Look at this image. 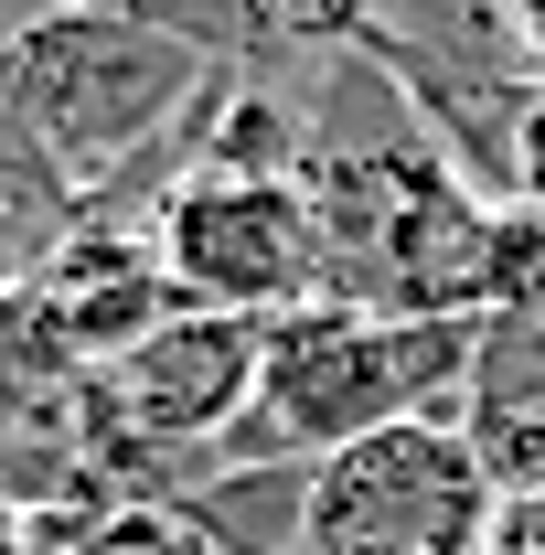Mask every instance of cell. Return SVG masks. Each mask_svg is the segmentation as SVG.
Returning a JSON list of instances; mask_svg holds the SVG:
<instances>
[{"label":"cell","instance_id":"cell-5","mask_svg":"<svg viewBox=\"0 0 545 555\" xmlns=\"http://www.w3.org/2000/svg\"><path fill=\"white\" fill-rule=\"evenodd\" d=\"M257 363L268 321H225V310H172L150 343L86 374V427H97V491L161 460H214L246 406H257Z\"/></svg>","mask_w":545,"mask_h":555},{"label":"cell","instance_id":"cell-2","mask_svg":"<svg viewBox=\"0 0 545 555\" xmlns=\"http://www.w3.org/2000/svg\"><path fill=\"white\" fill-rule=\"evenodd\" d=\"M481 374V321H385L353 299H310L268 321L257 406L214 449V470H310L353 438L449 416Z\"/></svg>","mask_w":545,"mask_h":555},{"label":"cell","instance_id":"cell-7","mask_svg":"<svg viewBox=\"0 0 545 555\" xmlns=\"http://www.w3.org/2000/svg\"><path fill=\"white\" fill-rule=\"evenodd\" d=\"M257 33L321 43V54H364V43H385V0H257Z\"/></svg>","mask_w":545,"mask_h":555},{"label":"cell","instance_id":"cell-8","mask_svg":"<svg viewBox=\"0 0 545 555\" xmlns=\"http://www.w3.org/2000/svg\"><path fill=\"white\" fill-rule=\"evenodd\" d=\"M514 182H524V214H545V96L524 107V129H514Z\"/></svg>","mask_w":545,"mask_h":555},{"label":"cell","instance_id":"cell-3","mask_svg":"<svg viewBox=\"0 0 545 555\" xmlns=\"http://www.w3.org/2000/svg\"><path fill=\"white\" fill-rule=\"evenodd\" d=\"M503 470L460 416H417L300 470L289 555H481Z\"/></svg>","mask_w":545,"mask_h":555},{"label":"cell","instance_id":"cell-1","mask_svg":"<svg viewBox=\"0 0 545 555\" xmlns=\"http://www.w3.org/2000/svg\"><path fill=\"white\" fill-rule=\"evenodd\" d=\"M225 86V54L129 22V11H33L0 33V150L54 182L75 214H97L129 171L193 160L204 96Z\"/></svg>","mask_w":545,"mask_h":555},{"label":"cell","instance_id":"cell-6","mask_svg":"<svg viewBox=\"0 0 545 555\" xmlns=\"http://www.w3.org/2000/svg\"><path fill=\"white\" fill-rule=\"evenodd\" d=\"M33 288H43V310H54V332L75 343L86 374L118 363L129 343H150V332L182 310V288H172V268H161L150 224H118V214H75L65 246L33 268Z\"/></svg>","mask_w":545,"mask_h":555},{"label":"cell","instance_id":"cell-4","mask_svg":"<svg viewBox=\"0 0 545 555\" xmlns=\"http://www.w3.org/2000/svg\"><path fill=\"white\" fill-rule=\"evenodd\" d=\"M150 246L182 288V310L289 321L321 299V214L300 171H172L150 204Z\"/></svg>","mask_w":545,"mask_h":555}]
</instances>
